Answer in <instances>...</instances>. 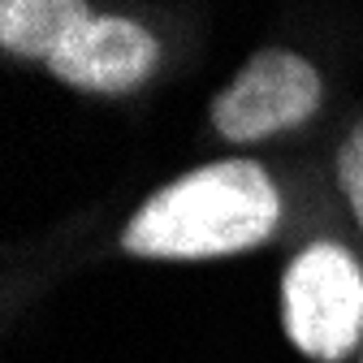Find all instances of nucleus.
<instances>
[{
    "instance_id": "nucleus-2",
    "label": "nucleus",
    "mask_w": 363,
    "mask_h": 363,
    "mask_svg": "<svg viewBox=\"0 0 363 363\" xmlns=\"http://www.w3.org/2000/svg\"><path fill=\"white\" fill-rule=\"evenodd\" d=\"M286 333L320 363L346 359L363 337V268L333 242L307 247L281 281Z\"/></svg>"
},
{
    "instance_id": "nucleus-1",
    "label": "nucleus",
    "mask_w": 363,
    "mask_h": 363,
    "mask_svg": "<svg viewBox=\"0 0 363 363\" xmlns=\"http://www.w3.org/2000/svg\"><path fill=\"white\" fill-rule=\"evenodd\" d=\"M281 199L251 160L203 164L156 191L125 225L121 247L143 259H216L277 234Z\"/></svg>"
},
{
    "instance_id": "nucleus-3",
    "label": "nucleus",
    "mask_w": 363,
    "mask_h": 363,
    "mask_svg": "<svg viewBox=\"0 0 363 363\" xmlns=\"http://www.w3.org/2000/svg\"><path fill=\"white\" fill-rule=\"evenodd\" d=\"M315 108H320V74L286 48H264L212 100V121L225 139L255 143L303 125Z\"/></svg>"
},
{
    "instance_id": "nucleus-5",
    "label": "nucleus",
    "mask_w": 363,
    "mask_h": 363,
    "mask_svg": "<svg viewBox=\"0 0 363 363\" xmlns=\"http://www.w3.org/2000/svg\"><path fill=\"white\" fill-rule=\"evenodd\" d=\"M86 18L91 13L78 0H5L0 5V43L13 57L52 61V52L69 39V30Z\"/></svg>"
},
{
    "instance_id": "nucleus-6",
    "label": "nucleus",
    "mask_w": 363,
    "mask_h": 363,
    "mask_svg": "<svg viewBox=\"0 0 363 363\" xmlns=\"http://www.w3.org/2000/svg\"><path fill=\"white\" fill-rule=\"evenodd\" d=\"M337 182H342V191L354 208V220L363 225V121L350 130V139L337 152Z\"/></svg>"
},
{
    "instance_id": "nucleus-4",
    "label": "nucleus",
    "mask_w": 363,
    "mask_h": 363,
    "mask_svg": "<svg viewBox=\"0 0 363 363\" xmlns=\"http://www.w3.org/2000/svg\"><path fill=\"white\" fill-rule=\"evenodd\" d=\"M160 61V43L130 18H96L78 22L69 39L52 52V74L78 91H134Z\"/></svg>"
}]
</instances>
